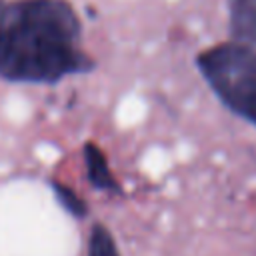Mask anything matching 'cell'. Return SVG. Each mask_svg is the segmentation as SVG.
I'll use <instances>...</instances> for the list:
<instances>
[{
  "label": "cell",
  "mask_w": 256,
  "mask_h": 256,
  "mask_svg": "<svg viewBox=\"0 0 256 256\" xmlns=\"http://www.w3.org/2000/svg\"><path fill=\"white\" fill-rule=\"evenodd\" d=\"M88 256H120L110 230L104 224H94L88 238Z\"/></svg>",
  "instance_id": "cell-5"
},
{
  "label": "cell",
  "mask_w": 256,
  "mask_h": 256,
  "mask_svg": "<svg viewBox=\"0 0 256 256\" xmlns=\"http://www.w3.org/2000/svg\"><path fill=\"white\" fill-rule=\"evenodd\" d=\"M82 24L66 0L0 2V78L54 84L92 70L80 46Z\"/></svg>",
  "instance_id": "cell-1"
},
{
  "label": "cell",
  "mask_w": 256,
  "mask_h": 256,
  "mask_svg": "<svg viewBox=\"0 0 256 256\" xmlns=\"http://www.w3.org/2000/svg\"><path fill=\"white\" fill-rule=\"evenodd\" d=\"M196 62L220 102L256 126V48L224 42L198 54Z\"/></svg>",
  "instance_id": "cell-2"
},
{
  "label": "cell",
  "mask_w": 256,
  "mask_h": 256,
  "mask_svg": "<svg viewBox=\"0 0 256 256\" xmlns=\"http://www.w3.org/2000/svg\"><path fill=\"white\" fill-rule=\"evenodd\" d=\"M86 162H88V174H90V180L94 182V186H98V188H116L114 180L110 176V170L106 166L104 156L92 144L86 146Z\"/></svg>",
  "instance_id": "cell-4"
},
{
  "label": "cell",
  "mask_w": 256,
  "mask_h": 256,
  "mask_svg": "<svg viewBox=\"0 0 256 256\" xmlns=\"http://www.w3.org/2000/svg\"><path fill=\"white\" fill-rule=\"evenodd\" d=\"M228 14L234 42L256 46V0H228Z\"/></svg>",
  "instance_id": "cell-3"
}]
</instances>
